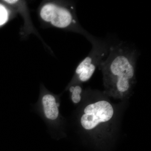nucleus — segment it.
I'll use <instances>...</instances> for the list:
<instances>
[{
	"instance_id": "obj_1",
	"label": "nucleus",
	"mask_w": 151,
	"mask_h": 151,
	"mask_svg": "<svg viewBox=\"0 0 151 151\" xmlns=\"http://www.w3.org/2000/svg\"><path fill=\"white\" fill-rule=\"evenodd\" d=\"M139 52L126 42L112 44L109 53L98 66L104 76L105 86L111 94H128L135 83Z\"/></svg>"
},
{
	"instance_id": "obj_2",
	"label": "nucleus",
	"mask_w": 151,
	"mask_h": 151,
	"mask_svg": "<svg viewBox=\"0 0 151 151\" xmlns=\"http://www.w3.org/2000/svg\"><path fill=\"white\" fill-rule=\"evenodd\" d=\"M73 6H66L54 3L45 5L41 9V18L54 27L71 29L84 36L89 42L94 41L95 37L84 29L77 20Z\"/></svg>"
},
{
	"instance_id": "obj_3",
	"label": "nucleus",
	"mask_w": 151,
	"mask_h": 151,
	"mask_svg": "<svg viewBox=\"0 0 151 151\" xmlns=\"http://www.w3.org/2000/svg\"><path fill=\"white\" fill-rule=\"evenodd\" d=\"M91 44V51L76 69V74L81 82H86L92 77L100 63L108 55L112 44L109 39L97 37Z\"/></svg>"
},
{
	"instance_id": "obj_4",
	"label": "nucleus",
	"mask_w": 151,
	"mask_h": 151,
	"mask_svg": "<svg viewBox=\"0 0 151 151\" xmlns=\"http://www.w3.org/2000/svg\"><path fill=\"white\" fill-rule=\"evenodd\" d=\"M81 118V124L84 129H93L101 123L110 121L113 118L114 109L111 103L106 100L97 101L86 106Z\"/></svg>"
},
{
	"instance_id": "obj_5",
	"label": "nucleus",
	"mask_w": 151,
	"mask_h": 151,
	"mask_svg": "<svg viewBox=\"0 0 151 151\" xmlns=\"http://www.w3.org/2000/svg\"><path fill=\"white\" fill-rule=\"evenodd\" d=\"M44 111L46 118L55 120L59 115V103H56L55 97L50 94H46L42 98Z\"/></svg>"
},
{
	"instance_id": "obj_6",
	"label": "nucleus",
	"mask_w": 151,
	"mask_h": 151,
	"mask_svg": "<svg viewBox=\"0 0 151 151\" xmlns=\"http://www.w3.org/2000/svg\"><path fill=\"white\" fill-rule=\"evenodd\" d=\"M82 92V87L79 85L74 86L73 92H71V99L73 103H78L81 100V94Z\"/></svg>"
},
{
	"instance_id": "obj_7",
	"label": "nucleus",
	"mask_w": 151,
	"mask_h": 151,
	"mask_svg": "<svg viewBox=\"0 0 151 151\" xmlns=\"http://www.w3.org/2000/svg\"><path fill=\"white\" fill-rule=\"evenodd\" d=\"M9 12L7 9L0 4V26L3 25L8 20Z\"/></svg>"
},
{
	"instance_id": "obj_8",
	"label": "nucleus",
	"mask_w": 151,
	"mask_h": 151,
	"mask_svg": "<svg viewBox=\"0 0 151 151\" xmlns=\"http://www.w3.org/2000/svg\"><path fill=\"white\" fill-rule=\"evenodd\" d=\"M4 1L9 4H14L17 2L18 1H17V0H10V1L7 0V1Z\"/></svg>"
}]
</instances>
